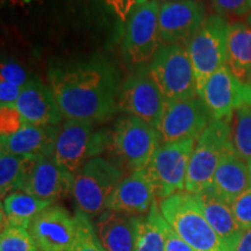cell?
<instances>
[{
    "mask_svg": "<svg viewBox=\"0 0 251 251\" xmlns=\"http://www.w3.org/2000/svg\"><path fill=\"white\" fill-rule=\"evenodd\" d=\"M47 77L67 120L102 124L118 111L120 74L106 59L54 62Z\"/></svg>",
    "mask_w": 251,
    "mask_h": 251,
    "instance_id": "6da1fadb",
    "label": "cell"
},
{
    "mask_svg": "<svg viewBox=\"0 0 251 251\" xmlns=\"http://www.w3.org/2000/svg\"><path fill=\"white\" fill-rule=\"evenodd\" d=\"M169 225L193 251H230L208 224L194 194L179 192L159 202Z\"/></svg>",
    "mask_w": 251,
    "mask_h": 251,
    "instance_id": "7a4b0ae2",
    "label": "cell"
},
{
    "mask_svg": "<svg viewBox=\"0 0 251 251\" xmlns=\"http://www.w3.org/2000/svg\"><path fill=\"white\" fill-rule=\"evenodd\" d=\"M125 178V170L101 156L90 159L75 176L72 197L77 209L94 218L107 209L113 191Z\"/></svg>",
    "mask_w": 251,
    "mask_h": 251,
    "instance_id": "3957f363",
    "label": "cell"
},
{
    "mask_svg": "<svg viewBox=\"0 0 251 251\" xmlns=\"http://www.w3.org/2000/svg\"><path fill=\"white\" fill-rule=\"evenodd\" d=\"M161 136L152 126L133 115H124L111 130L108 149L117 157L122 170H142L161 146Z\"/></svg>",
    "mask_w": 251,
    "mask_h": 251,
    "instance_id": "277c9868",
    "label": "cell"
},
{
    "mask_svg": "<svg viewBox=\"0 0 251 251\" xmlns=\"http://www.w3.org/2000/svg\"><path fill=\"white\" fill-rule=\"evenodd\" d=\"M148 68L166 101L198 97L193 65L185 47L162 43Z\"/></svg>",
    "mask_w": 251,
    "mask_h": 251,
    "instance_id": "5b68a950",
    "label": "cell"
},
{
    "mask_svg": "<svg viewBox=\"0 0 251 251\" xmlns=\"http://www.w3.org/2000/svg\"><path fill=\"white\" fill-rule=\"evenodd\" d=\"M93 122L67 120L59 128L54 157L63 168L76 176L90 159L108 149L111 131L98 130Z\"/></svg>",
    "mask_w": 251,
    "mask_h": 251,
    "instance_id": "8992f818",
    "label": "cell"
},
{
    "mask_svg": "<svg viewBox=\"0 0 251 251\" xmlns=\"http://www.w3.org/2000/svg\"><path fill=\"white\" fill-rule=\"evenodd\" d=\"M230 148L233 146L229 121H212L194 146L188 163L185 192L198 194L211 187L219 163Z\"/></svg>",
    "mask_w": 251,
    "mask_h": 251,
    "instance_id": "52a82bcc",
    "label": "cell"
},
{
    "mask_svg": "<svg viewBox=\"0 0 251 251\" xmlns=\"http://www.w3.org/2000/svg\"><path fill=\"white\" fill-rule=\"evenodd\" d=\"M228 29L229 24L224 17L212 15L186 47L196 76L198 97L208 78L226 65Z\"/></svg>",
    "mask_w": 251,
    "mask_h": 251,
    "instance_id": "ba28073f",
    "label": "cell"
},
{
    "mask_svg": "<svg viewBox=\"0 0 251 251\" xmlns=\"http://www.w3.org/2000/svg\"><path fill=\"white\" fill-rule=\"evenodd\" d=\"M197 140L161 143L144 168L157 199L163 200L185 190L188 163Z\"/></svg>",
    "mask_w": 251,
    "mask_h": 251,
    "instance_id": "9c48e42d",
    "label": "cell"
},
{
    "mask_svg": "<svg viewBox=\"0 0 251 251\" xmlns=\"http://www.w3.org/2000/svg\"><path fill=\"white\" fill-rule=\"evenodd\" d=\"M159 0L141 5L126 20L124 54L131 64L150 61L162 45L159 33Z\"/></svg>",
    "mask_w": 251,
    "mask_h": 251,
    "instance_id": "30bf717a",
    "label": "cell"
},
{
    "mask_svg": "<svg viewBox=\"0 0 251 251\" xmlns=\"http://www.w3.org/2000/svg\"><path fill=\"white\" fill-rule=\"evenodd\" d=\"M166 100L153 81L148 65L133 72L121 84L118 111L140 118L157 129Z\"/></svg>",
    "mask_w": 251,
    "mask_h": 251,
    "instance_id": "8fae6325",
    "label": "cell"
},
{
    "mask_svg": "<svg viewBox=\"0 0 251 251\" xmlns=\"http://www.w3.org/2000/svg\"><path fill=\"white\" fill-rule=\"evenodd\" d=\"M74 180L75 176L63 168L54 155L26 157L19 191L54 203L72 193Z\"/></svg>",
    "mask_w": 251,
    "mask_h": 251,
    "instance_id": "7c38bea8",
    "label": "cell"
},
{
    "mask_svg": "<svg viewBox=\"0 0 251 251\" xmlns=\"http://www.w3.org/2000/svg\"><path fill=\"white\" fill-rule=\"evenodd\" d=\"M212 122L205 103L199 97L166 101L157 126L162 143L198 140Z\"/></svg>",
    "mask_w": 251,
    "mask_h": 251,
    "instance_id": "4fadbf2b",
    "label": "cell"
},
{
    "mask_svg": "<svg viewBox=\"0 0 251 251\" xmlns=\"http://www.w3.org/2000/svg\"><path fill=\"white\" fill-rule=\"evenodd\" d=\"M199 98L205 103L212 121H230L235 111L251 105V86L224 65L208 78Z\"/></svg>",
    "mask_w": 251,
    "mask_h": 251,
    "instance_id": "5bb4252c",
    "label": "cell"
},
{
    "mask_svg": "<svg viewBox=\"0 0 251 251\" xmlns=\"http://www.w3.org/2000/svg\"><path fill=\"white\" fill-rule=\"evenodd\" d=\"M205 7L199 0L161 1L159 33L162 43L183 46L190 41L206 21Z\"/></svg>",
    "mask_w": 251,
    "mask_h": 251,
    "instance_id": "9a60e30c",
    "label": "cell"
},
{
    "mask_svg": "<svg viewBox=\"0 0 251 251\" xmlns=\"http://www.w3.org/2000/svg\"><path fill=\"white\" fill-rule=\"evenodd\" d=\"M40 251H68L76 238V220L64 207H47L28 228Z\"/></svg>",
    "mask_w": 251,
    "mask_h": 251,
    "instance_id": "2e32d148",
    "label": "cell"
},
{
    "mask_svg": "<svg viewBox=\"0 0 251 251\" xmlns=\"http://www.w3.org/2000/svg\"><path fill=\"white\" fill-rule=\"evenodd\" d=\"M15 108L28 125L57 126L63 118L50 86L33 75L21 90Z\"/></svg>",
    "mask_w": 251,
    "mask_h": 251,
    "instance_id": "e0dca14e",
    "label": "cell"
},
{
    "mask_svg": "<svg viewBox=\"0 0 251 251\" xmlns=\"http://www.w3.org/2000/svg\"><path fill=\"white\" fill-rule=\"evenodd\" d=\"M156 202L155 192L144 169L126 176L107 202V209L131 216H146Z\"/></svg>",
    "mask_w": 251,
    "mask_h": 251,
    "instance_id": "ac0fdd59",
    "label": "cell"
},
{
    "mask_svg": "<svg viewBox=\"0 0 251 251\" xmlns=\"http://www.w3.org/2000/svg\"><path fill=\"white\" fill-rule=\"evenodd\" d=\"M59 128L57 126L25 124L14 134L0 137L1 151L24 157L54 155Z\"/></svg>",
    "mask_w": 251,
    "mask_h": 251,
    "instance_id": "d6986e66",
    "label": "cell"
},
{
    "mask_svg": "<svg viewBox=\"0 0 251 251\" xmlns=\"http://www.w3.org/2000/svg\"><path fill=\"white\" fill-rule=\"evenodd\" d=\"M140 216L106 209L94 219L93 227L106 251H135Z\"/></svg>",
    "mask_w": 251,
    "mask_h": 251,
    "instance_id": "ffe728a7",
    "label": "cell"
},
{
    "mask_svg": "<svg viewBox=\"0 0 251 251\" xmlns=\"http://www.w3.org/2000/svg\"><path fill=\"white\" fill-rule=\"evenodd\" d=\"M211 187L228 205H231L251 187L249 164L235 152L234 148H230L222 156Z\"/></svg>",
    "mask_w": 251,
    "mask_h": 251,
    "instance_id": "44dd1931",
    "label": "cell"
},
{
    "mask_svg": "<svg viewBox=\"0 0 251 251\" xmlns=\"http://www.w3.org/2000/svg\"><path fill=\"white\" fill-rule=\"evenodd\" d=\"M205 218L230 251H235L243 230L235 219L230 205L220 198L212 187L194 194Z\"/></svg>",
    "mask_w": 251,
    "mask_h": 251,
    "instance_id": "7402d4cb",
    "label": "cell"
},
{
    "mask_svg": "<svg viewBox=\"0 0 251 251\" xmlns=\"http://www.w3.org/2000/svg\"><path fill=\"white\" fill-rule=\"evenodd\" d=\"M226 65L235 77L251 86V15L229 25Z\"/></svg>",
    "mask_w": 251,
    "mask_h": 251,
    "instance_id": "603a6c76",
    "label": "cell"
},
{
    "mask_svg": "<svg viewBox=\"0 0 251 251\" xmlns=\"http://www.w3.org/2000/svg\"><path fill=\"white\" fill-rule=\"evenodd\" d=\"M52 202L40 200L24 191H15L2 199L1 230L7 226L29 228L34 219Z\"/></svg>",
    "mask_w": 251,
    "mask_h": 251,
    "instance_id": "cb8c5ba5",
    "label": "cell"
},
{
    "mask_svg": "<svg viewBox=\"0 0 251 251\" xmlns=\"http://www.w3.org/2000/svg\"><path fill=\"white\" fill-rule=\"evenodd\" d=\"M165 219L155 202L146 216H140L135 251H165Z\"/></svg>",
    "mask_w": 251,
    "mask_h": 251,
    "instance_id": "d4e9b609",
    "label": "cell"
},
{
    "mask_svg": "<svg viewBox=\"0 0 251 251\" xmlns=\"http://www.w3.org/2000/svg\"><path fill=\"white\" fill-rule=\"evenodd\" d=\"M229 124L231 146L235 152L247 162L251 161V105L235 111Z\"/></svg>",
    "mask_w": 251,
    "mask_h": 251,
    "instance_id": "484cf974",
    "label": "cell"
},
{
    "mask_svg": "<svg viewBox=\"0 0 251 251\" xmlns=\"http://www.w3.org/2000/svg\"><path fill=\"white\" fill-rule=\"evenodd\" d=\"M26 157L0 152V193L4 199L9 193L20 190Z\"/></svg>",
    "mask_w": 251,
    "mask_h": 251,
    "instance_id": "4316f807",
    "label": "cell"
},
{
    "mask_svg": "<svg viewBox=\"0 0 251 251\" xmlns=\"http://www.w3.org/2000/svg\"><path fill=\"white\" fill-rule=\"evenodd\" d=\"M76 238L68 251H106L100 243L89 216L76 209Z\"/></svg>",
    "mask_w": 251,
    "mask_h": 251,
    "instance_id": "83f0119b",
    "label": "cell"
},
{
    "mask_svg": "<svg viewBox=\"0 0 251 251\" xmlns=\"http://www.w3.org/2000/svg\"><path fill=\"white\" fill-rule=\"evenodd\" d=\"M37 246L27 228L7 226L1 230L0 251H37Z\"/></svg>",
    "mask_w": 251,
    "mask_h": 251,
    "instance_id": "f1b7e54d",
    "label": "cell"
},
{
    "mask_svg": "<svg viewBox=\"0 0 251 251\" xmlns=\"http://www.w3.org/2000/svg\"><path fill=\"white\" fill-rule=\"evenodd\" d=\"M213 8L221 17H243L251 14V0H211Z\"/></svg>",
    "mask_w": 251,
    "mask_h": 251,
    "instance_id": "f546056e",
    "label": "cell"
},
{
    "mask_svg": "<svg viewBox=\"0 0 251 251\" xmlns=\"http://www.w3.org/2000/svg\"><path fill=\"white\" fill-rule=\"evenodd\" d=\"M230 207L235 219L240 227L242 228V230L251 228V187L243 194H241L231 203Z\"/></svg>",
    "mask_w": 251,
    "mask_h": 251,
    "instance_id": "4dcf8cb0",
    "label": "cell"
},
{
    "mask_svg": "<svg viewBox=\"0 0 251 251\" xmlns=\"http://www.w3.org/2000/svg\"><path fill=\"white\" fill-rule=\"evenodd\" d=\"M30 77L31 76H29L26 70L17 62L2 61L1 69H0V79L1 80H6L23 89L30 79Z\"/></svg>",
    "mask_w": 251,
    "mask_h": 251,
    "instance_id": "1f68e13d",
    "label": "cell"
},
{
    "mask_svg": "<svg viewBox=\"0 0 251 251\" xmlns=\"http://www.w3.org/2000/svg\"><path fill=\"white\" fill-rule=\"evenodd\" d=\"M25 125L24 119L19 114L15 106L1 107V136L14 134Z\"/></svg>",
    "mask_w": 251,
    "mask_h": 251,
    "instance_id": "d6a6232c",
    "label": "cell"
},
{
    "mask_svg": "<svg viewBox=\"0 0 251 251\" xmlns=\"http://www.w3.org/2000/svg\"><path fill=\"white\" fill-rule=\"evenodd\" d=\"M103 1L121 20L126 21L135 9L148 2L149 0H103Z\"/></svg>",
    "mask_w": 251,
    "mask_h": 251,
    "instance_id": "836d02e7",
    "label": "cell"
},
{
    "mask_svg": "<svg viewBox=\"0 0 251 251\" xmlns=\"http://www.w3.org/2000/svg\"><path fill=\"white\" fill-rule=\"evenodd\" d=\"M21 87L0 79V106H15L21 93Z\"/></svg>",
    "mask_w": 251,
    "mask_h": 251,
    "instance_id": "e575fe53",
    "label": "cell"
},
{
    "mask_svg": "<svg viewBox=\"0 0 251 251\" xmlns=\"http://www.w3.org/2000/svg\"><path fill=\"white\" fill-rule=\"evenodd\" d=\"M164 233L166 238L165 251H193L188 244L172 229L170 225L166 222L164 224Z\"/></svg>",
    "mask_w": 251,
    "mask_h": 251,
    "instance_id": "d590c367",
    "label": "cell"
},
{
    "mask_svg": "<svg viewBox=\"0 0 251 251\" xmlns=\"http://www.w3.org/2000/svg\"><path fill=\"white\" fill-rule=\"evenodd\" d=\"M235 251H251V228L243 230Z\"/></svg>",
    "mask_w": 251,
    "mask_h": 251,
    "instance_id": "8d00e7d4",
    "label": "cell"
},
{
    "mask_svg": "<svg viewBox=\"0 0 251 251\" xmlns=\"http://www.w3.org/2000/svg\"><path fill=\"white\" fill-rule=\"evenodd\" d=\"M248 164H249V168H250V174H251V161L248 162Z\"/></svg>",
    "mask_w": 251,
    "mask_h": 251,
    "instance_id": "74e56055",
    "label": "cell"
},
{
    "mask_svg": "<svg viewBox=\"0 0 251 251\" xmlns=\"http://www.w3.org/2000/svg\"><path fill=\"white\" fill-rule=\"evenodd\" d=\"M163 1H170V0H163Z\"/></svg>",
    "mask_w": 251,
    "mask_h": 251,
    "instance_id": "f35d334b",
    "label": "cell"
},
{
    "mask_svg": "<svg viewBox=\"0 0 251 251\" xmlns=\"http://www.w3.org/2000/svg\"><path fill=\"white\" fill-rule=\"evenodd\" d=\"M2 1H4V0H2Z\"/></svg>",
    "mask_w": 251,
    "mask_h": 251,
    "instance_id": "ab89813d",
    "label": "cell"
}]
</instances>
